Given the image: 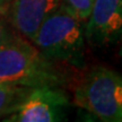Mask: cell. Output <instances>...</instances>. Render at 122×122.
Listing matches in <instances>:
<instances>
[{"mask_svg":"<svg viewBox=\"0 0 122 122\" xmlns=\"http://www.w3.org/2000/svg\"><path fill=\"white\" fill-rule=\"evenodd\" d=\"M1 1H2V0H0V4H1Z\"/></svg>","mask_w":122,"mask_h":122,"instance_id":"12","label":"cell"},{"mask_svg":"<svg viewBox=\"0 0 122 122\" xmlns=\"http://www.w3.org/2000/svg\"><path fill=\"white\" fill-rule=\"evenodd\" d=\"M4 1H10V0H4Z\"/></svg>","mask_w":122,"mask_h":122,"instance_id":"11","label":"cell"},{"mask_svg":"<svg viewBox=\"0 0 122 122\" xmlns=\"http://www.w3.org/2000/svg\"><path fill=\"white\" fill-rule=\"evenodd\" d=\"M30 88L0 81V118L10 114Z\"/></svg>","mask_w":122,"mask_h":122,"instance_id":"7","label":"cell"},{"mask_svg":"<svg viewBox=\"0 0 122 122\" xmlns=\"http://www.w3.org/2000/svg\"><path fill=\"white\" fill-rule=\"evenodd\" d=\"M10 37H11V35H10V32H9L8 27H7L4 19L0 17V45L2 43H5Z\"/></svg>","mask_w":122,"mask_h":122,"instance_id":"9","label":"cell"},{"mask_svg":"<svg viewBox=\"0 0 122 122\" xmlns=\"http://www.w3.org/2000/svg\"><path fill=\"white\" fill-rule=\"evenodd\" d=\"M75 103L104 122H122V75L95 67L75 92Z\"/></svg>","mask_w":122,"mask_h":122,"instance_id":"3","label":"cell"},{"mask_svg":"<svg viewBox=\"0 0 122 122\" xmlns=\"http://www.w3.org/2000/svg\"><path fill=\"white\" fill-rule=\"evenodd\" d=\"M121 48H120V56H121V58H122V36H121Z\"/></svg>","mask_w":122,"mask_h":122,"instance_id":"10","label":"cell"},{"mask_svg":"<svg viewBox=\"0 0 122 122\" xmlns=\"http://www.w3.org/2000/svg\"><path fill=\"white\" fill-rule=\"evenodd\" d=\"M62 0H13L9 18L14 28L28 40H34L42 23L57 11Z\"/></svg>","mask_w":122,"mask_h":122,"instance_id":"6","label":"cell"},{"mask_svg":"<svg viewBox=\"0 0 122 122\" xmlns=\"http://www.w3.org/2000/svg\"><path fill=\"white\" fill-rule=\"evenodd\" d=\"M62 4L40 26L33 42L44 57L83 67L85 25Z\"/></svg>","mask_w":122,"mask_h":122,"instance_id":"2","label":"cell"},{"mask_svg":"<svg viewBox=\"0 0 122 122\" xmlns=\"http://www.w3.org/2000/svg\"><path fill=\"white\" fill-rule=\"evenodd\" d=\"M95 0H62V4L80 19L86 20Z\"/></svg>","mask_w":122,"mask_h":122,"instance_id":"8","label":"cell"},{"mask_svg":"<svg viewBox=\"0 0 122 122\" xmlns=\"http://www.w3.org/2000/svg\"><path fill=\"white\" fill-rule=\"evenodd\" d=\"M0 81L28 88L59 86L65 76L36 46L11 36L0 45Z\"/></svg>","mask_w":122,"mask_h":122,"instance_id":"1","label":"cell"},{"mask_svg":"<svg viewBox=\"0 0 122 122\" xmlns=\"http://www.w3.org/2000/svg\"><path fill=\"white\" fill-rule=\"evenodd\" d=\"M87 19L85 36L92 45L117 43L122 36V0H95Z\"/></svg>","mask_w":122,"mask_h":122,"instance_id":"5","label":"cell"},{"mask_svg":"<svg viewBox=\"0 0 122 122\" xmlns=\"http://www.w3.org/2000/svg\"><path fill=\"white\" fill-rule=\"evenodd\" d=\"M70 102L62 89L58 86H39L30 88L19 101L8 122H57L62 121Z\"/></svg>","mask_w":122,"mask_h":122,"instance_id":"4","label":"cell"}]
</instances>
